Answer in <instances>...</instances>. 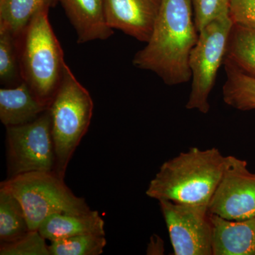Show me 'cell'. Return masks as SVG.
Here are the masks:
<instances>
[{"instance_id":"obj_7","label":"cell","mask_w":255,"mask_h":255,"mask_svg":"<svg viewBox=\"0 0 255 255\" xmlns=\"http://www.w3.org/2000/svg\"><path fill=\"white\" fill-rule=\"evenodd\" d=\"M8 177L31 172H54L56 164L49 109L36 120L6 127Z\"/></svg>"},{"instance_id":"obj_20","label":"cell","mask_w":255,"mask_h":255,"mask_svg":"<svg viewBox=\"0 0 255 255\" xmlns=\"http://www.w3.org/2000/svg\"><path fill=\"white\" fill-rule=\"evenodd\" d=\"M106 246L105 236L85 234L51 242L49 251L50 255H100Z\"/></svg>"},{"instance_id":"obj_15","label":"cell","mask_w":255,"mask_h":255,"mask_svg":"<svg viewBox=\"0 0 255 255\" xmlns=\"http://www.w3.org/2000/svg\"><path fill=\"white\" fill-rule=\"evenodd\" d=\"M224 63L255 78V27L233 23Z\"/></svg>"},{"instance_id":"obj_23","label":"cell","mask_w":255,"mask_h":255,"mask_svg":"<svg viewBox=\"0 0 255 255\" xmlns=\"http://www.w3.org/2000/svg\"><path fill=\"white\" fill-rule=\"evenodd\" d=\"M229 16L233 23L255 27V0H231Z\"/></svg>"},{"instance_id":"obj_17","label":"cell","mask_w":255,"mask_h":255,"mask_svg":"<svg viewBox=\"0 0 255 255\" xmlns=\"http://www.w3.org/2000/svg\"><path fill=\"white\" fill-rule=\"evenodd\" d=\"M227 78L223 87L226 105L240 111L255 110V78L224 63Z\"/></svg>"},{"instance_id":"obj_2","label":"cell","mask_w":255,"mask_h":255,"mask_svg":"<svg viewBox=\"0 0 255 255\" xmlns=\"http://www.w3.org/2000/svg\"><path fill=\"white\" fill-rule=\"evenodd\" d=\"M226 159L215 147H191L162 164L146 194L158 201L209 205L222 177Z\"/></svg>"},{"instance_id":"obj_18","label":"cell","mask_w":255,"mask_h":255,"mask_svg":"<svg viewBox=\"0 0 255 255\" xmlns=\"http://www.w3.org/2000/svg\"><path fill=\"white\" fill-rule=\"evenodd\" d=\"M27 220L19 201L0 187V241L10 243L29 232Z\"/></svg>"},{"instance_id":"obj_22","label":"cell","mask_w":255,"mask_h":255,"mask_svg":"<svg viewBox=\"0 0 255 255\" xmlns=\"http://www.w3.org/2000/svg\"><path fill=\"white\" fill-rule=\"evenodd\" d=\"M231 0H192L194 22L200 32L216 18L229 15Z\"/></svg>"},{"instance_id":"obj_19","label":"cell","mask_w":255,"mask_h":255,"mask_svg":"<svg viewBox=\"0 0 255 255\" xmlns=\"http://www.w3.org/2000/svg\"><path fill=\"white\" fill-rule=\"evenodd\" d=\"M0 81L7 87L17 86L23 82L18 38L5 28H0Z\"/></svg>"},{"instance_id":"obj_6","label":"cell","mask_w":255,"mask_h":255,"mask_svg":"<svg viewBox=\"0 0 255 255\" xmlns=\"http://www.w3.org/2000/svg\"><path fill=\"white\" fill-rule=\"evenodd\" d=\"M233 23L229 15L216 18L199 33L189 56L191 89L186 108L202 114L210 111L209 96L220 67L224 63Z\"/></svg>"},{"instance_id":"obj_3","label":"cell","mask_w":255,"mask_h":255,"mask_svg":"<svg viewBox=\"0 0 255 255\" xmlns=\"http://www.w3.org/2000/svg\"><path fill=\"white\" fill-rule=\"evenodd\" d=\"M49 8L40 10L18 38L23 81L42 103L49 107L63 78L66 63L50 25Z\"/></svg>"},{"instance_id":"obj_16","label":"cell","mask_w":255,"mask_h":255,"mask_svg":"<svg viewBox=\"0 0 255 255\" xmlns=\"http://www.w3.org/2000/svg\"><path fill=\"white\" fill-rule=\"evenodd\" d=\"M58 2V0H0V28H7L18 38L37 12Z\"/></svg>"},{"instance_id":"obj_11","label":"cell","mask_w":255,"mask_h":255,"mask_svg":"<svg viewBox=\"0 0 255 255\" xmlns=\"http://www.w3.org/2000/svg\"><path fill=\"white\" fill-rule=\"evenodd\" d=\"M77 33L80 44L107 40L114 31L107 22L104 0H58Z\"/></svg>"},{"instance_id":"obj_5","label":"cell","mask_w":255,"mask_h":255,"mask_svg":"<svg viewBox=\"0 0 255 255\" xmlns=\"http://www.w3.org/2000/svg\"><path fill=\"white\" fill-rule=\"evenodd\" d=\"M22 206L30 231H38L43 221L55 214H85L92 211L83 198L54 172H31L1 182Z\"/></svg>"},{"instance_id":"obj_9","label":"cell","mask_w":255,"mask_h":255,"mask_svg":"<svg viewBox=\"0 0 255 255\" xmlns=\"http://www.w3.org/2000/svg\"><path fill=\"white\" fill-rule=\"evenodd\" d=\"M209 209L211 214L233 221L255 217V174L250 172L246 160L226 156Z\"/></svg>"},{"instance_id":"obj_1","label":"cell","mask_w":255,"mask_h":255,"mask_svg":"<svg viewBox=\"0 0 255 255\" xmlns=\"http://www.w3.org/2000/svg\"><path fill=\"white\" fill-rule=\"evenodd\" d=\"M193 13L192 0H162L150 39L134 55L132 65L169 86L190 81L189 56L199 38Z\"/></svg>"},{"instance_id":"obj_12","label":"cell","mask_w":255,"mask_h":255,"mask_svg":"<svg viewBox=\"0 0 255 255\" xmlns=\"http://www.w3.org/2000/svg\"><path fill=\"white\" fill-rule=\"evenodd\" d=\"M213 255H255V217L233 221L211 214Z\"/></svg>"},{"instance_id":"obj_24","label":"cell","mask_w":255,"mask_h":255,"mask_svg":"<svg viewBox=\"0 0 255 255\" xmlns=\"http://www.w3.org/2000/svg\"><path fill=\"white\" fill-rule=\"evenodd\" d=\"M164 253V241L157 235H153L147 246V255H160Z\"/></svg>"},{"instance_id":"obj_10","label":"cell","mask_w":255,"mask_h":255,"mask_svg":"<svg viewBox=\"0 0 255 255\" xmlns=\"http://www.w3.org/2000/svg\"><path fill=\"white\" fill-rule=\"evenodd\" d=\"M106 20L112 29H118L137 41L147 43L162 0H104Z\"/></svg>"},{"instance_id":"obj_4","label":"cell","mask_w":255,"mask_h":255,"mask_svg":"<svg viewBox=\"0 0 255 255\" xmlns=\"http://www.w3.org/2000/svg\"><path fill=\"white\" fill-rule=\"evenodd\" d=\"M48 109L56 157L54 172L65 179L69 162L90 127L94 110L90 92L67 64Z\"/></svg>"},{"instance_id":"obj_14","label":"cell","mask_w":255,"mask_h":255,"mask_svg":"<svg viewBox=\"0 0 255 255\" xmlns=\"http://www.w3.org/2000/svg\"><path fill=\"white\" fill-rule=\"evenodd\" d=\"M105 224L97 211L85 214H55L44 220L38 231L51 243L80 235L105 236Z\"/></svg>"},{"instance_id":"obj_13","label":"cell","mask_w":255,"mask_h":255,"mask_svg":"<svg viewBox=\"0 0 255 255\" xmlns=\"http://www.w3.org/2000/svg\"><path fill=\"white\" fill-rule=\"evenodd\" d=\"M48 108L25 82L0 89V120L6 128L33 122Z\"/></svg>"},{"instance_id":"obj_21","label":"cell","mask_w":255,"mask_h":255,"mask_svg":"<svg viewBox=\"0 0 255 255\" xmlns=\"http://www.w3.org/2000/svg\"><path fill=\"white\" fill-rule=\"evenodd\" d=\"M38 231H30L17 241L1 243V255H50L49 246Z\"/></svg>"},{"instance_id":"obj_8","label":"cell","mask_w":255,"mask_h":255,"mask_svg":"<svg viewBox=\"0 0 255 255\" xmlns=\"http://www.w3.org/2000/svg\"><path fill=\"white\" fill-rule=\"evenodd\" d=\"M159 203L174 255H213L209 205Z\"/></svg>"}]
</instances>
